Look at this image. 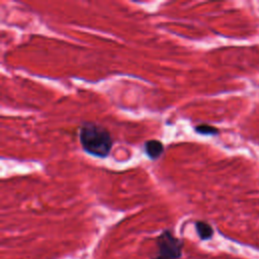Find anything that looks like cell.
<instances>
[{"instance_id": "3", "label": "cell", "mask_w": 259, "mask_h": 259, "mask_svg": "<svg viewBox=\"0 0 259 259\" xmlns=\"http://www.w3.org/2000/svg\"><path fill=\"white\" fill-rule=\"evenodd\" d=\"M145 151L150 159L156 160L162 155L164 151V146L160 141L150 140L145 143Z\"/></svg>"}, {"instance_id": "1", "label": "cell", "mask_w": 259, "mask_h": 259, "mask_svg": "<svg viewBox=\"0 0 259 259\" xmlns=\"http://www.w3.org/2000/svg\"><path fill=\"white\" fill-rule=\"evenodd\" d=\"M80 143L84 151L100 158L107 157L112 147V139L108 130L92 123L82 126Z\"/></svg>"}, {"instance_id": "2", "label": "cell", "mask_w": 259, "mask_h": 259, "mask_svg": "<svg viewBox=\"0 0 259 259\" xmlns=\"http://www.w3.org/2000/svg\"><path fill=\"white\" fill-rule=\"evenodd\" d=\"M158 253L154 259H178L182 251V242L170 231H164L157 238Z\"/></svg>"}, {"instance_id": "4", "label": "cell", "mask_w": 259, "mask_h": 259, "mask_svg": "<svg viewBox=\"0 0 259 259\" xmlns=\"http://www.w3.org/2000/svg\"><path fill=\"white\" fill-rule=\"evenodd\" d=\"M195 229L201 240H209L213 237V228L206 222H196Z\"/></svg>"}, {"instance_id": "5", "label": "cell", "mask_w": 259, "mask_h": 259, "mask_svg": "<svg viewBox=\"0 0 259 259\" xmlns=\"http://www.w3.org/2000/svg\"><path fill=\"white\" fill-rule=\"evenodd\" d=\"M195 132H197L198 134L201 135H207V136H212V135H217L218 132V129H216L214 127H211L209 125H200L197 126L195 128Z\"/></svg>"}]
</instances>
